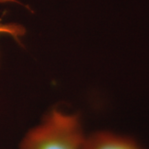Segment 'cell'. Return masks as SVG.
Returning a JSON list of instances; mask_svg holds the SVG:
<instances>
[{
	"instance_id": "6da1fadb",
	"label": "cell",
	"mask_w": 149,
	"mask_h": 149,
	"mask_svg": "<svg viewBox=\"0 0 149 149\" xmlns=\"http://www.w3.org/2000/svg\"><path fill=\"white\" fill-rule=\"evenodd\" d=\"M85 139L77 115L53 110L27 134L22 149H82Z\"/></svg>"
},
{
	"instance_id": "3957f363",
	"label": "cell",
	"mask_w": 149,
	"mask_h": 149,
	"mask_svg": "<svg viewBox=\"0 0 149 149\" xmlns=\"http://www.w3.org/2000/svg\"><path fill=\"white\" fill-rule=\"evenodd\" d=\"M26 29L23 26L15 23L2 24L0 20V34H8L20 43L19 37L26 34Z\"/></svg>"
},
{
	"instance_id": "277c9868",
	"label": "cell",
	"mask_w": 149,
	"mask_h": 149,
	"mask_svg": "<svg viewBox=\"0 0 149 149\" xmlns=\"http://www.w3.org/2000/svg\"><path fill=\"white\" fill-rule=\"evenodd\" d=\"M7 2L19 3V2H18V1H17V0H0V3H7Z\"/></svg>"
},
{
	"instance_id": "7a4b0ae2",
	"label": "cell",
	"mask_w": 149,
	"mask_h": 149,
	"mask_svg": "<svg viewBox=\"0 0 149 149\" xmlns=\"http://www.w3.org/2000/svg\"><path fill=\"white\" fill-rule=\"evenodd\" d=\"M82 149H142L128 137L108 132H100L86 138Z\"/></svg>"
}]
</instances>
